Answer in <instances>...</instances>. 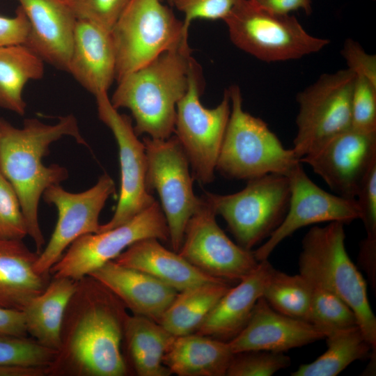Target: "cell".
<instances>
[{
	"label": "cell",
	"mask_w": 376,
	"mask_h": 376,
	"mask_svg": "<svg viewBox=\"0 0 376 376\" xmlns=\"http://www.w3.org/2000/svg\"><path fill=\"white\" fill-rule=\"evenodd\" d=\"M230 113L216 171L237 180H251L269 173L288 175L299 164L292 148H285L260 118L245 111L240 88H228Z\"/></svg>",
	"instance_id": "cell-5"
},
{
	"label": "cell",
	"mask_w": 376,
	"mask_h": 376,
	"mask_svg": "<svg viewBox=\"0 0 376 376\" xmlns=\"http://www.w3.org/2000/svg\"><path fill=\"white\" fill-rule=\"evenodd\" d=\"M38 257L22 240L0 237V306L23 311L49 283L51 274H38Z\"/></svg>",
	"instance_id": "cell-24"
},
{
	"label": "cell",
	"mask_w": 376,
	"mask_h": 376,
	"mask_svg": "<svg viewBox=\"0 0 376 376\" xmlns=\"http://www.w3.org/2000/svg\"><path fill=\"white\" fill-rule=\"evenodd\" d=\"M325 339L327 350L313 361L300 365L292 376H336L373 351L359 326L336 331Z\"/></svg>",
	"instance_id": "cell-30"
},
{
	"label": "cell",
	"mask_w": 376,
	"mask_h": 376,
	"mask_svg": "<svg viewBox=\"0 0 376 376\" xmlns=\"http://www.w3.org/2000/svg\"><path fill=\"white\" fill-rule=\"evenodd\" d=\"M202 202L187 224L178 252L203 272L227 281H240L259 262L253 251L234 243L220 228L217 214L201 196Z\"/></svg>",
	"instance_id": "cell-15"
},
{
	"label": "cell",
	"mask_w": 376,
	"mask_h": 376,
	"mask_svg": "<svg viewBox=\"0 0 376 376\" xmlns=\"http://www.w3.org/2000/svg\"><path fill=\"white\" fill-rule=\"evenodd\" d=\"M44 75V61L25 45L0 47V108L24 115V87Z\"/></svg>",
	"instance_id": "cell-29"
},
{
	"label": "cell",
	"mask_w": 376,
	"mask_h": 376,
	"mask_svg": "<svg viewBox=\"0 0 376 376\" xmlns=\"http://www.w3.org/2000/svg\"><path fill=\"white\" fill-rule=\"evenodd\" d=\"M146 238L169 241L167 222L157 201L118 226L77 238L51 268V276L79 280Z\"/></svg>",
	"instance_id": "cell-12"
},
{
	"label": "cell",
	"mask_w": 376,
	"mask_h": 376,
	"mask_svg": "<svg viewBox=\"0 0 376 376\" xmlns=\"http://www.w3.org/2000/svg\"><path fill=\"white\" fill-rule=\"evenodd\" d=\"M172 335L159 323L136 315L127 316L123 341L139 376H169L163 357L173 342Z\"/></svg>",
	"instance_id": "cell-27"
},
{
	"label": "cell",
	"mask_w": 376,
	"mask_h": 376,
	"mask_svg": "<svg viewBox=\"0 0 376 376\" xmlns=\"http://www.w3.org/2000/svg\"><path fill=\"white\" fill-rule=\"evenodd\" d=\"M56 354L31 337L0 335V364L48 367Z\"/></svg>",
	"instance_id": "cell-33"
},
{
	"label": "cell",
	"mask_w": 376,
	"mask_h": 376,
	"mask_svg": "<svg viewBox=\"0 0 376 376\" xmlns=\"http://www.w3.org/2000/svg\"><path fill=\"white\" fill-rule=\"evenodd\" d=\"M29 31V22L19 6L15 10V17H7L0 15V47L24 45Z\"/></svg>",
	"instance_id": "cell-41"
},
{
	"label": "cell",
	"mask_w": 376,
	"mask_h": 376,
	"mask_svg": "<svg viewBox=\"0 0 376 376\" xmlns=\"http://www.w3.org/2000/svg\"><path fill=\"white\" fill-rule=\"evenodd\" d=\"M290 196L287 213L266 242L253 251L258 262L267 260L276 247L295 231L308 225L361 219L356 198L330 194L315 184L299 163L287 175Z\"/></svg>",
	"instance_id": "cell-16"
},
{
	"label": "cell",
	"mask_w": 376,
	"mask_h": 376,
	"mask_svg": "<svg viewBox=\"0 0 376 376\" xmlns=\"http://www.w3.org/2000/svg\"><path fill=\"white\" fill-rule=\"evenodd\" d=\"M111 33L117 82L163 52L189 44L183 22L162 0H130Z\"/></svg>",
	"instance_id": "cell-7"
},
{
	"label": "cell",
	"mask_w": 376,
	"mask_h": 376,
	"mask_svg": "<svg viewBox=\"0 0 376 376\" xmlns=\"http://www.w3.org/2000/svg\"><path fill=\"white\" fill-rule=\"evenodd\" d=\"M230 288L229 281L220 280L178 292L159 324L175 336L196 333Z\"/></svg>",
	"instance_id": "cell-28"
},
{
	"label": "cell",
	"mask_w": 376,
	"mask_h": 376,
	"mask_svg": "<svg viewBox=\"0 0 376 376\" xmlns=\"http://www.w3.org/2000/svg\"><path fill=\"white\" fill-rule=\"evenodd\" d=\"M272 268L268 260L259 262L251 274L226 292L196 333L228 342L235 338L245 327L263 296Z\"/></svg>",
	"instance_id": "cell-22"
},
{
	"label": "cell",
	"mask_w": 376,
	"mask_h": 376,
	"mask_svg": "<svg viewBox=\"0 0 376 376\" xmlns=\"http://www.w3.org/2000/svg\"><path fill=\"white\" fill-rule=\"evenodd\" d=\"M355 79L356 74L348 68L323 74L297 94V132L292 150L299 159L351 127Z\"/></svg>",
	"instance_id": "cell-10"
},
{
	"label": "cell",
	"mask_w": 376,
	"mask_h": 376,
	"mask_svg": "<svg viewBox=\"0 0 376 376\" xmlns=\"http://www.w3.org/2000/svg\"><path fill=\"white\" fill-rule=\"evenodd\" d=\"M224 21L233 45L265 62L298 59L329 43L310 35L294 15L270 13L248 0H237Z\"/></svg>",
	"instance_id": "cell-6"
},
{
	"label": "cell",
	"mask_w": 376,
	"mask_h": 376,
	"mask_svg": "<svg viewBox=\"0 0 376 376\" xmlns=\"http://www.w3.org/2000/svg\"><path fill=\"white\" fill-rule=\"evenodd\" d=\"M147 155L148 187L158 194L166 218L169 242L178 252L188 221L201 204V196L194 191L190 164L178 139L145 136L142 139Z\"/></svg>",
	"instance_id": "cell-11"
},
{
	"label": "cell",
	"mask_w": 376,
	"mask_h": 376,
	"mask_svg": "<svg viewBox=\"0 0 376 376\" xmlns=\"http://www.w3.org/2000/svg\"><path fill=\"white\" fill-rule=\"evenodd\" d=\"M95 97L98 118L117 142L120 170L118 203L111 219L100 225L99 232H102L127 222L156 200L148 185L145 145L139 139L131 118L112 106L107 92H100Z\"/></svg>",
	"instance_id": "cell-13"
},
{
	"label": "cell",
	"mask_w": 376,
	"mask_h": 376,
	"mask_svg": "<svg viewBox=\"0 0 376 376\" xmlns=\"http://www.w3.org/2000/svg\"><path fill=\"white\" fill-rule=\"evenodd\" d=\"M367 237L376 240V163L365 176L356 197Z\"/></svg>",
	"instance_id": "cell-39"
},
{
	"label": "cell",
	"mask_w": 376,
	"mask_h": 376,
	"mask_svg": "<svg viewBox=\"0 0 376 376\" xmlns=\"http://www.w3.org/2000/svg\"><path fill=\"white\" fill-rule=\"evenodd\" d=\"M237 0H171V5L183 13L184 33L189 36V28L197 18L222 19L228 15Z\"/></svg>",
	"instance_id": "cell-38"
},
{
	"label": "cell",
	"mask_w": 376,
	"mask_h": 376,
	"mask_svg": "<svg viewBox=\"0 0 376 376\" xmlns=\"http://www.w3.org/2000/svg\"><path fill=\"white\" fill-rule=\"evenodd\" d=\"M47 367L0 364V376H47Z\"/></svg>",
	"instance_id": "cell-45"
},
{
	"label": "cell",
	"mask_w": 376,
	"mask_h": 376,
	"mask_svg": "<svg viewBox=\"0 0 376 376\" xmlns=\"http://www.w3.org/2000/svg\"><path fill=\"white\" fill-rule=\"evenodd\" d=\"M77 280L52 276L45 290L22 312L28 335L42 346L57 351L62 322Z\"/></svg>",
	"instance_id": "cell-26"
},
{
	"label": "cell",
	"mask_w": 376,
	"mask_h": 376,
	"mask_svg": "<svg viewBox=\"0 0 376 376\" xmlns=\"http://www.w3.org/2000/svg\"><path fill=\"white\" fill-rule=\"evenodd\" d=\"M0 335L28 336L22 311L0 306Z\"/></svg>",
	"instance_id": "cell-42"
},
{
	"label": "cell",
	"mask_w": 376,
	"mask_h": 376,
	"mask_svg": "<svg viewBox=\"0 0 376 376\" xmlns=\"http://www.w3.org/2000/svg\"><path fill=\"white\" fill-rule=\"evenodd\" d=\"M27 226L19 198L0 172V237L23 240Z\"/></svg>",
	"instance_id": "cell-37"
},
{
	"label": "cell",
	"mask_w": 376,
	"mask_h": 376,
	"mask_svg": "<svg viewBox=\"0 0 376 376\" xmlns=\"http://www.w3.org/2000/svg\"><path fill=\"white\" fill-rule=\"evenodd\" d=\"M115 190L114 181L104 173L93 187L81 192L68 191L60 185H52L45 191L43 199L56 207L58 218L47 244L35 263L38 274H51V268L75 240L99 232L100 214Z\"/></svg>",
	"instance_id": "cell-14"
},
{
	"label": "cell",
	"mask_w": 376,
	"mask_h": 376,
	"mask_svg": "<svg viewBox=\"0 0 376 376\" xmlns=\"http://www.w3.org/2000/svg\"><path fill=\"white\" fill-rule=\"evenodd\" d=\"M77 20L111 32L130 0H64Z\"/></svg>",
	"instance_id": "cell-36"
},
{
	"label": "cell",
	"mask_w": 376,
	"mask_h": 376,
	"mask_svg": "<svg viewBox=\"0 0 376 376\" xmlns=\"http://www.w3.org/2000/svg\"><path fill=\"white\" fill-rule=\"evenodd\" d=\"M159 241L156 238H146L136 242L113 260L150 274L178 292L223 280L203 272L178 252L165 248Z\"/></svg>",
	"instance_id": "cell-23"
},
{
	"label": "cell",
	"mask_w": 376,
	"mask_h": 376,
	"mask_svg": "<svg viewBox=\"0 0 376 376\" xmlns=\"http://www.w3.org/2000/svg\"><path fill=\"white\" fill-rule=\"evenodd\" d=\"M376 240L366 238L361 244L359 258L371 281L375 284Z\"/></svg>",
	"instance_id": "cell-44"
},
{
	"label": "cell",
	"mask_w": 376,
	"mask_h": 376,
	"mask_svg": "<svg viewBox=\"0 0 376 376\" xmlns=\"http://www.w3.org/2000/svg\"><path fill=\"white\" fill-rule=\"evenodd\" d=\"M67 72L94 96L107 92L116 77L111 32L90 22L77 20Z\"/></svg>",
	"instance_id": "cell-21"
},
{
	"label": "cell",
	"mask_w": 376,
	"mask_h": 376,
	"mask_svg": "<svg viewBox=\"0 0 376 376\" xmlns=\"http://www.w3.org/2000/svg\"><path fill=\"white\" fill-rule=\"evenodd\" d=\"M163 1V0H162ZM167 1L171 4V0H167Z\"/></svg>",
	"instance_id": "cell-46"
},
{
	"label": "cell",
	"mask_w": 376,
	"mask_h": 376,
	"mask_svg": "<svg viewBox=\"0 0 376 376\" xmlns=\"http://www.w3.org/2000/svg\"><path fill=\"white\" fill-rule=\"evenodd\" d=\"M347 68L356 75L367 78L376 84V56L365 52L363 47L351 38L347 39L341 50Z\"/></svg>",
	"instance_id": "cell-40"
},
{
	"label": "cell",
	"mask_w": 376,
	"mask_h": 376,
	"mask_svg": "<svg viewBox=\"0 0 376 376\" xmlns=\"http://www.w3.org/2000/svg\"><path fill=\"white\" fill-rule=\"evenodd\" d=\"M299 162L309 165L337 195L356 198L365 176L376 163V132L350 127Z\"/></svg>",
	"instance_id": "cell-17"
},
{
	"label": "cell",
	"mask_w": 376,
	"mask_h": 376,
	"mask_svg": "<svg viewBox=\"0 0 376 376\" xmlns=\"http://www.w3.org/2000/svg\"><path fill=\"white\" fill-rule=\"evenodd\" d=\"M290 358L284 352L251 350L234 354L228 376H271L286 368Z\"/></svg>",
	"instance_id": "cell-34"
},
{
	"label": "cell",
	"mask_w": 376,
	"mask_h": 376,
	"mask_svg": "<svg viewBox=\"0 0 376 376\" xmlns=\"http://www.w3.org/2000/svg\"><path fill=\"white\" fill-rule=\"evenodd\" d=\"M127 310L115 294L93 277L77 280L47 376L126 375L128 367L121 345Z\"/></svg>",
	"instance_id": "cell-1"
},
{
	"label": "cell",
	"mask_w": 376,
	"mask_h": 376,
	"mask_svg": "<svg viewBox=\"0 0 376 376\" xmlns=\"http://www.w3.org/2000/svg\"><path fill=\"white\" fill-rule=\"evenodd\" d=\"M255 6L276 14H290L303 10L306 15L312 13L311 0H248Z\"/></svg>",
	"instance_id": "cell-43"
},
{
	"label": "cell",
	"mask_w": 376,
	"mask_h": 376,
	"mask_svg": "<svg viewBox=\"0 0 376 376\" xmlns=\"http://www.w3.org/2000/svg\"><path fill=\"white\" fill-rule=\"evenodd\" d=\"M191 58L189 44H182L118 81L111 103L131 111L138 136L166 139L174 134L176 106L188 88Z\"/></svg>",
	"instance_id": "cell-3"
},
{
	"label": "cell",
	"mask_w": 376,
	"mask_h": 376,
	"mask_svg": "<svg viewBox=\"0 0 376 376\" xmlns=\"http://www.w3.org/2000/svg\"><path fill=\"white\" fill-rule=\"evenodd\" d=\"M30 24L24 44L58 70H68L77 19L64 0H17Z\"/></svg>",
	"instance_id": "cell-19"
},
{
	"label": "cell",
	"mask_w": 376,
	"mask_h": 376,
	"mask_svg": "<svg viewBox=\"0 0 376 376\" xmlns=\"http://www.w3.org/2000/svg\"><path fill=\"white\" fill-rule=\"evenodd\" d=\"M351 127L366 133L376 132V84L356 75L351 100Z\"/></svg>",
	"instance_id": "cell-35"
},
{
	"label": "cell",
	"mask_w": 376,
	"mask_h": 376,
	"mask_svg": "<svg viewBox=\"0 0 376 376\" xmlns=\"http://www.w3.org/2000/svg\"><path fill=\"white\" fill-rule=\"evenodd\" d=\"M309 284L308 322L324 334V338L336 331L359 326L354 311L342 299L322 286Z\"/></svg>",
	"instance_id": "cell-32"
},
{
	"label": "cell",
	"mask_w": 376,
	"mask_h": 376,
	"mask_svg": "<svg viewBox=\"0 0 376 376\" xmlns=\"http://www.w3.org/2000/svg\"><path fill=\"white\" fill-rule=\"evenodd\" d=\"M262 297L276 311L309 322L311 288L300 274L289 275L273 267Z\"/></svg>",
	"instance_id": "cell-31"
},
{
	"label": "cell",
	"mask_w": 376,
	"mask_h": 376,
	"mask_svg": "<svg viewBox=\"0 0 376 376\" xmlns=\"http://www.w3.org/2000/svg\"><path fill=\"white\" fill-rule=\"evenodd\" d=\"M233 356L228 341L193 333L175 336L162 362L171 375L224 376Z\"/></svg>",
	"instance_id": "cell-25"
},
{
	"label": "cell",
	"mask_w": 376,
	"mask_h": 376,
	"mask_svg": "<svg viewBox=\"0 0 376 376\" xmlns=\"http://www.w3.org/2000/svg\"><path fill=\"white\" fill-rule=\"evenodd\" d=\"M322 338L324 334L313 324L276 311L261 297L245 327L228 343L234 354L251 350L284 352Z\"/></svg>",
	"instance_id": "cell-18"
},
{
	"label": "cell",
	"mask_w": 376,
	"mask_h": 376,
	"mask_svg": "<svg viewBox=\"0 0 376 376\" xmlns=\"http://www.w3.org/2000/svg\"><path fill=\"white\" fill-rule=\"evenodd\" d=\"M345 224L329 222L313 226L304 235L299 258V274L342 299L354 311L359 327L373 350L376 349V318L366 283L346 251Z\"/></svg>",
	"instance_id": "cell-4"
},
{
	"label": "cell",
	"mask_w": 376,
	"mask_h": 376,
	"mask_svg": "<svg viewBox=\"0 0 376 376\" xmlns=\"http://www.w3.org/2000/svg\"><path fill=\"white\" fill-rule=\"evenodd\" d=\"M201 69L191 58L188 88L176 106L174 135L189 160L194 178L203 185L213 182L217 159L230 113L228 89L214 108L203 106Z\"/></svg>",
	"instance_id": "cell-9"
},
{
	"label": "cell",
	"mask_w": 376,
	"mask_h": 376,
	"mask_svg": "<svg viewBox=\"0 0 376 376\" xmlns=\"http://www.w3.org/2000/svg\"><path fill=\"white\" fill-rule=\"evenodd\" d=\"M64 136H71L77 143L88 146L72 114L60 117L52 125L26 118L21 128L0 118V172L17 193L28 235L38 254L45 243L38 219L40 200L47 188L60 185L69 176L65 167L46 166L42 159L49 154L50 146Z\"/></svg>",
	"instance_id": "cell-2"
},
{
	"label": "cell",
	"mask_w": 376,
	"mask_h": 376,
	"mask_svg": "<svg viewBox=\"0 0 376 376\" xmlns=\"http://www.w3.org/2000/svg\"><path fill=\"white\" fill-rule=\"evenodd\" d=\"M238 192L203 195L217 215L225 220L237 244L251 250L267 239L283 220L290 190L287 175L269 173L247 180Z\"/></svg>",
	"instance_id": "cell-8"
},
{
	"label": "cell",
	"mask_w": 376,
	"mask_h": 376,
	"mask_svg": "<svg viewBox=\"0 0 376 376\" xmlns=\"http://www.w3.org/2000/svg\"><path fill=\"white\" fill-rule=\"evenodd\" d=\"M89 276L115 294L133 315L159 323L178 291L140 270L111 260Z\"/></svg>",
	"instance_id": "cell-20"
}]
</instances>
